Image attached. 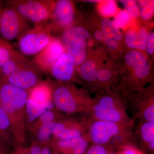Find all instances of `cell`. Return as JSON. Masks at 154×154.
<instances>
[{
  "mask_svg": "<svg viewBox=\"0 0 154 154\" xmlns=\"http://www.w3.org/2000/svg\"><path fill=\"white\" fill-rule=\"evenodd\" d=\"M29 92L0 77V103L8 117L13 144L22 145L26 140L25 107Z\"/></svg>",
  "mask_w": 154,
  "mask_h": 154,
  "instance_id": "obj_1",
  "label": "cell"
},
{
  "mask_svg": "<svg viewBox=\"0 0 154 154\" xmlns=\"http://www.w3.org/2000/svg\"><path fill=\"white\" fill-rule=\"evenodd\" d=\"M134 120L128 123L89 119L87 136L89 141L94 144L107 146L113 149L128 143L132 137Z\"/></svg>",
  "mask_w": 154,
  "mask_h": 154,
  "instance_id": "obj_2",
  "label": "cell"
},
{
  "mask_svg": "<svg viewBox=\"0 0 154 154\" xmlns=\"http://www.w3.org/2000/svg\"><path fill=\"white\" fill-rule=\"evenodd\" d=\"M56 109L68 115L88 114L93 103L86 93L70 82L49 81Z\"/></svg>",
  "mask_w": 154,
  "mask_h": 154,
  "instance_id": "obj_3",
  "label": "cell"
},
{
  "mask_svg": "<svg viewBox=\"0 0 154 154\" xmlns=\"http://www.w3.org/2000/svg\"><path fill=\"white\" fill-rule=\"evenodd\" d=\"M125 102L118 96L110 94H103L93 99V103L87 115L90 119L128 123L130 118Z\"/></svg>",
  "mask_w": 154,
  "mask_h": 154,
  "instance_id": "obj_4",
  "label": "cell"
},
{
  "mask_svg": "<svg viewBox=\"0 0 154 154\" xmlns=\"http://www.w3.org/2000/svg\"><path fill=\"white\" fill-rule=\"evenodd\" d=\"M5 5L16 10L35 27L45 26L51 17L55 2L50 0H10L3 1Z\"/></svg>",
  "mask_w": 154,
  "mask_h": 154,
  "instance_id": "obj_5",
  "label": "cell"
},
{
  "mask_svg": "<svg viewBox=\"0 0 154 154\" xmlns=\"http://www.w3.org/2000/svg\"><path fill=\"white\" fill-rule=\"evenodd\" d=\"M89 37L88 30L80 26L71 25L63 33L62 42L75 66L81 65L86 60L87 39Z\"/></svg>",
  "mask_w": 154,
  "mask_h": 154,
  "instance_id": "obj_6",
  "label": "cell"
},
{
  "mask_svg": "<svg viewBox=\"0 0 154 154\" xmlns=\"http://www.w3.org/2000/svg\"><path fill=\"white\" fill-rule=\"evenodd\" d=\"M47 24L29 28L18 38V47L22 54H38L49 44L52 37Z\"/></svg>",
  "mask_w": 154,
  "mask_h": 154,
  "instance_id": "obj_7",
  "label": "cell"
},
{
  "mask_svg": "<svg viewBox=\"0 0 154 154\" xmlns=\"http://www.w3.org/2000/svg\"><path fill=\"white\" fill-rule=\"evenodd\" d=\"M29 28L28 20L13 8L5 5L0 18V35L3 39L18 38Z\"/></svg>",
  "mask_w": 154,
  "mask_h": 154,
  "instance_id": "obj_8",
  "label": "cell"
},
{
  "mask_svg": "<svg viewBox=\"0 0 154 154\" xmlns=\"http://www.w3.org/2000/svg\"><path fill=\"white\" fill-rule=\"evenodd\" d=\"M89 119L73 116H61L52 131L53 138L66 140L87 135Z\"/></svg>",
  "mask_w": 154,
  "mask_h": 154,
  "instance_id": "obj_9",
  "label": "cell"
},
{
  "mask_svg": "<svg viewBox=\"0 0 154 154\" xmlns=\"http://www.w3.org/2000/svg\"><path fill=\"white\" fill-rule=\"evenodd\" d=\"M64 53L65 48L62 42L52 37L49 44L36 54L32 62L38 71L48 73L53 65Z\"/></svg>",
  "mask_w": 154,
  "mask_h": 154,
  "instance_id": "obj_10",
  "label": "cell"
},
{
  "mask_svg": "<svg viewBox=\"0 0 154 154\" xmlns=\"http://www.w3.org/2000/svg\"><path fill=\"white\" fill-rule=\"evenodd\" d=\"M2 78L9 84L28 92L42 82L39 72L32 61L8 76Z\"/></svg>",
  "mask_w": 154,
  "mask_h": 154,
  "instance_id": "obj_11",
  "label": "cell"
},
{
  "mask_svg": "<svg viewBox=\"0 0 154 154\" xmlns=\"http://www.w3.org/2000/svg\"><path fill=\"white\" fill-rule=\"evenodd\" d=\"M74 16V8L72 2L68 0L56 1L49 19L52 22L47 24L48 27L50 31L54 25L68 28L72 25Z\"/></svg>",
  "mask_w": 154,
  "mask_h": 154,
  "instance_id": "obj_12",
  "label": "cell"
},
{
  "mask_svg": "<svg viewBox=\"0 0 154 154\" xmlns=\"http://www.w3.org/2000/svg\"><path fill=\"white\" fill-rule=\"evenodd\" d=\"M89 140L87 135L66 140L51 138L49 143L63 154H84L88 149Z\"/></svg>",
  "mask_w": 154,
  "mask_h": 154,
  "instance_id": "obj_13",
  "label": "cell"
},
{
  "mask_svg": "<svg viewBox=\"0 0 154 154\" xmlns=\"http://www.w3.org/2000/svg\"><path fill=\"white\" fill-rule=\"evenodd\" d=\"M75 66L65 52L53 65L49 73L56 81L70 82L75 79Z\"/></svg>",
  "mask_w": 154,
  "mask_h": 154,
  "instance_id": "obj_14",
  "label": "cell"
},
{
  "mask_svg": "<svg viewBox=\"0 0 154 154\" xmlns=\"http://www.w3.org/2000/svg\"><path fill=\"white\" fill-rule=\"evenodd\" d=\"M29 98L49 110L55 108L52 99V92L50 82L42 81L29 92Z\"/></svg>",
  "mask_w": 154,
  "mask_h": 154,
  "instance_id": "obj_15",
  "label": "cell"
},
{
  "mask_svg": "<svg viewBox=\"0 0 154 154\" xmlns=\"http://www.w3.org/2000/svg\"><path fill=\"white\" fill-rule=\"evenodd\" d=\"M31 62L22 53L15 50L0 69V77L5 78Z\"/></svg>",
  "mask_w": 154,
  "mask_h": 154,
  "instance_id": "obj_16",
  "label": "cell"
},
{
  "mask_svg": "<svg viewBox=\"0 0 154 154\" xmlns=\"http://www.w3.org/2000/svg\"><path fill=\"white\" fill-rule=\"evenodd\" d=\"M149 34L145 28H142L138 32L130 30L125 36V42L128 47L132 49L143 51L146 49Z\"/></svg>",
  "mask_w": 154,
  "mask_h": 154,
  "instance_id": "obj_17",
  "label": "cell"
},
{
  "mask_svg": "<svg viewBox=\"0 0 154 154\" xmlns=\"http://www.w3.org/2000/svg\"><path fill=\"white\" fill-rule=\"evenodd\" d=\"M49 109L36 104L28 97L25 107V121L27 131L40 115Z\"/></svg>",
  "mask_w": 154,
  "mask_h": 154,
  "instance_id": "obj_18",
  "label": "cell"
},
{
  "mask_svg": "<svg viewBox=\"0 0 154 154\" xmlns=\"http://www.w3.org/2000/svg\"><path fill=\"white\" fill-rule=\"evenodd\" d=\"M139 135L150 151L154 149V122L143 121L139 125Z\"/></svg>",
  "mask_w": 154,
  "mask_h": 154,
  "instance_id": "obj_19",
  "label": "cell"
},
{
  "mask_svg": "<svg viewBox=\"0 0 154 154\" xmlns=\"http://www.w3.org/2000/svg\"><path fill=\"white\" fill-rule=\"evenodd\" d=\"M62 115V113L56 108L46 110L30 125L28 131L33 134L42 125L57 121Z\"/></svg>",
  "mask_w": 154,
  "mask_h": 154,
  "instance_id": "obj_20",
  "label": "cell"
},
{
  "mask_svg": "<svg viewBox=\"0 0 154 154\" xmlns=\"http://www.w3.org/2000/svg\"><path fill=\"white\" fill-rule=\"evenodd\" d=\"M0 138L8 146L13 143L11 124L8 116L0 103Z\"/></svg>",
  "mask_w": 154,
  "mask_h": 154,
  "instance_id": "obj_21",
  "label": "cell"
},
{
  "mask_svg": "<svg viewBox=\"0 0 154 154\" xmlns=\"http://www.w3.org/2000/svg\"><path fill=\"white\" fill-rule=\"evenodd\" d=\"M102 33L104 36L113 38L116 41H120L123 37V34L117 25L113 21L108 19L102 20L101 23Z\"/></svg>",
  "mask_w": 154,
  "mask_h": 154,
  "instance_id": "obj_22",
  "label": "cell"
},
{
  "mask_svg": "<svg viewBox=\"0 0 154 154\" xmlns=\"http://www.w3.org/2000/svg\"><path fill=\"white\" fill-rule=\"evenodd\" d=\"M97 70L96 63L92 60H85L81 65L79 69L80 76L85 82H96Z\"/></svg>",
  "mask_w": 154,
  "mask_h": 154,
  "instance_id": "obj_23",
  "label": "cell"
},
{
  "mask_svg": "<svg viewBox=\"0 0 154 154\" xmlns=\"http://www.w3.org/2000/svg\"><path fill=\"white\" fill-rule=\"evenodd\" d=\"M56 122L44 125L39 127L33 134V140L38 144H46L49 143L51 138L52 131Z\"/></svg>",
  "mask_w": 154,
  "mask_h": 154,
  "instance_id": "obj_24",
  "label": "cell"
},
{
  "mask_svg": "<svg viewBox=\"0 0 154 154\" xmlns=\"http://www.w3.org/2000/svg\"><path fill=\"white\" fill-rule=\"evenodd\" d=\"M125 60L127 65L133 69L144 65L148 63L145 55L137 50L131 51L128 53Z\"/></svg>",
  "mask_w": 154,
  "mask_h": 154,
  "instance_id": "obj_25",
  "label": "cell"
},
{
  "mask_svg": "<svg viewBox=\"0 0 154 154\" xmlns=\"http://www.w3.org/2000/svg\"><path fill=\"white\" fill-rule=\"evenodd\" d=\"M139 3L140 11V16L143 20H150L153 16L154 1H140Z\"/></svg>",
  "mask_w": 154,
  "mask_h": 154,
  "instance_id": "obj_26",
  "label": "cell"
},
{
  "mask_svg": "<svg viewBox=\"0 0 154 154\" xmlns=\"http://www.w3.org/2000/svg\"><path fill=\"white\" fill-rule=\"evenodd\" d=\"M99 10L102 16L106 17H112L118 12L116 3L111 0L101 2L99 5Z\"/></svg>",
  "mask_w": 154,
  "mask_h": 154,
  "instance_id": "obj_27",
  "label": "cell"
},
{
  "mask_svg": "<svg viewBox=\"0 0 154 154\" xmlns=\"http://www.w3.org/2000/svg\"><path fill=\"white\" fill-rule=\"evenodd\" d=\"M132 17L126 10H122L116 14L114 21L119 28L125 29L129 26Z\"/></svg>",
  "mask_w": 154,
  "mask_h": 154,
  "instance_id": "obj_28",
  "label": "cell"
},
{
  "mask_svg": "<svg viewBox=\"0 0 154 154\" xmlns=\"http://www.w3.org/2000/svg\"><path fill=\"white\" fill-rule=\"evenodd\" d=\"M113 77L112 73L107 69H102L97 70L96 75V83L100 85H108Z\"/></svg>",
  "mask_w": 154,
  "mask_h": 154,
  "instance_id": "obj_29",
  "label": "cell"
},
{
  "mask_svg": "<svg viewBox=\"0 0 154 154\" xmlns=\"http://www.w3.org/2000/svg\"><path fill=\"white\" fill-rule=\"evenodd\" d=\"M120 2L126 9L125 10L131 17L136 18L140 16V11L139 7L135 1L132 0H124L120 1Z\"/></svg>",
  "mask_w": 154,
  "mask_h": 154,
  "instance_id": "obj_30",
  "label": "cell"
},
{
  "mask_svg": "<svg viewBox=\"0 0 154 154\" xmlns=\"http://www.w3.org/2000/svg\"><path fill=\"white\" fill-rule=\"evenodd\" d=\"M134 76L138 80H142L145 79L149 73L150 66L148 62L146 64L133 69Z\"/></svg>",
  "mask_w": 154,
  "mask_h": 154,
  "instance_id": "obj_31",
  "label": "cell"
},
{
  "mask_svg": "<svg viewBox=\"0 0 154 154\" xmlns=\"http://www.w3.org/2000/svg\"><path fill=\"white\" fill-rule=\"evenodd\" d=\"M113 149L107 146L93 144L88 149L86 154H107Z\"/></svg>",
  "mask_w": 154,
  "mask_h": 154,
  "instance_id": "obj_32",
  "label": "cell"
},
{
  "mask_svg": "<svg viewBox=\"0 0 154 154\" xmlns=\"http://www.w3.org/2000/svg\"><path fill=\"white\" fill-rule=\"evenodd\" d=\"M119 151L120 154H144L142 151L130 144L122 146L119 149Z\"/></svg>",
  "mask_w": 154,
  "mask_h": 154,
  "instance_id": "obj_33",
  "label": "cell"
},
{
  "mask_svg": "<svg viewBox=\"0 0 154 154\" xmlns=\"http://www.w3.org/2000/svg\"><path fill=\"white\" fill-rule=\"evenodd\" d=\"M146 49L149 55H152L153 54L154 52V32H152L149 34Z\"/></svg>",
  "mask_w": 154,
  "mask_h": 154,
  "instance_id": "obj_34",
  "label": "cell"
},
{
  "mask_svg": "<svg viewBox=\"0 0 154 154\" xmlns=\"http://www.w3.org/2000/svg\"><path fill=\"white\" fill-rule=\"evenodd\" d=\"M29 151L30 154H42V149L38 145V143L34 140L31 143Z\"/></svg>",
  "mask_w": 154,
  "mask_h": 154,
  "instance_id": "obj_35",
  "label": "cell"
},
{
  "mask_svg": "<svg viewBox=\"0 0 154 154\" xmlns=\"http://www.w3.org/2000/svg\"><path fill=\"white\" fill-rule=\"evenodd\" d=\"M103 40L105 41V44L111 49L116 50L118 48L119 46L118 42L116 41L113 38L105 36Z\"/></svg>",
  "mask_w": 154,
  "mask_h": 154,
  "instance_id": "obj_36",
  "label": "cell"
},
{
  "mask_svg": "<svg viewBox=\"0 0 154 154\" xmlns=\"http://www.w3.org/2000/svg\"><path fill=\"white\" fill-rule=\"evenodd\" d=\"M94 36L96 39H97V40H99V41L103 40L104 37H105V36H104V34L102 33V31L99 30H97L95 31V33H94Z\"/></svg>",
  "mask_w": 154,
  "mask_h": 154,
  "instance_id": "obj_37",
  "label": "cell"
},
{
  "mask_svg": "<svg viewBox=\"0 0 154 154\" xmlns=\"http://www.w3.org/2000/svg\"><path fill=\"white\" fill-rule=\"evenodd\" d=\"M21 146L22 145L17 146H18V148L13 154H29L28 153V150L20 146Z\"/></svg>",
  "mask_w": 154,
  "mask_h": 154,
  "instance_id": "obj_38",
  "label": "cell"
},
{
  "mask_svg": "<svg viewBox=\"0 0 154 154\" xmlns=\"http://www.w3.org/2000/svg\"><path fill=\"white\" fill-rule=\"evenodd\" d=\"M7 146L3 143L0 138V154H5L6 151V148Z\"/></svg>",
  "mask_w": 154,
  "mask_h": 154,
  "instance_id": "obj_39",
  "label": "cell"
},
{
  "mask_svg": "<svg viewBox=\"0 0 154 154\" xmlns=\"http://www.w3.org/2000/svg\"><path fill=\"white\" fill-rule=\"evenodd\" d=\"M48 144L43 145L44 147L42 149V154H51L49 148L47 146Z\"/></svg>",
  "mask_w": 154,
  "mask_h": 154,
  "instance_id": "obj_40",
  "label": "cell"
},
{
  "mask_svg": "<svg viewBox=\"0 0 154 154\" xmlns=\"http://www.w3.org/2000/svg\"><path fill=\"white\" fill-rule=\"evenodd\" d=\"M4 7H5V5L3 1H0V18H1Z\"/></svg>",
  "mask_w": 154,
  "mask_h": 154,
  "instance_id": "obj_41",
  "label": "cell"
},
{
  "mask_svg": "<svg viewBox=\"0 0 154 154\" xmlns=\"http://www.w3.org/2000/svg\"><path fill=\"white\" fill-rule=\"evenodd\" d=\"M107 154H119V150L117 151H115L111 150V151L109 152Z\"/></svg>",
  "mask_w": 154,
  "mask_h": 154,
  "instance_id": "obj_42",
  "label": "cell"
}]
</instances>
